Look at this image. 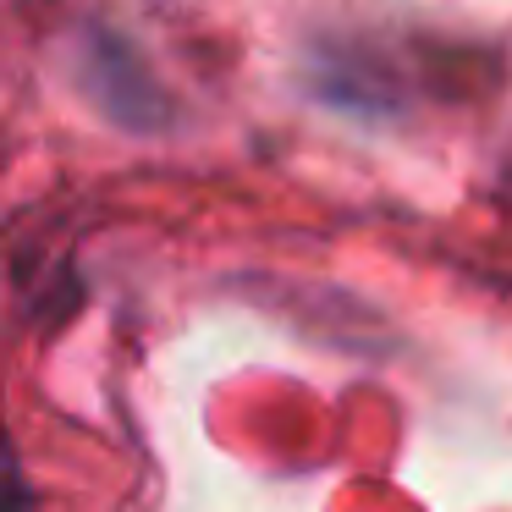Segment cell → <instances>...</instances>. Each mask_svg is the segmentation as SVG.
I'll use <instances>...</instances> for the list:
<instances>
[{
  "label": "cell",
  "mask_w": 512,
  "mask_h": 512,
  "mask_svg": "<svg viewBox=\"0 0 512 512\" xmlns=\"http://www.w3.org/2000/svg\"><path fill=\"white\" fill-rule=\"evenodd\" d=\"M83 94L127 133H160L171 122V100L144 67V56L105 28L83 34Z\"/></svg>",
  "instance_id": "obj_1"
}]
</instances>
